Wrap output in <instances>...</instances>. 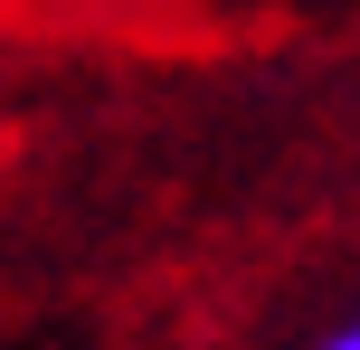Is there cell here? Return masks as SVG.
I'll list each match as a JSON object with an SVG mask.
<instances>
[{
  "instance_id": "cell-1",
  "label": "cell",
  "mask_w": 360,
  "mask_h": 350,
  "mask_svg": "<svg viewBox=\"0 0 360 350\" xmlns=\"http://www.w3.org/2000/svg\"><path fill=\"white\" fill-rule=\"evenodd\" d=\"M304 350H360V313H342V322H332V332H313Z\"/></svg>"
}]
</instances>
